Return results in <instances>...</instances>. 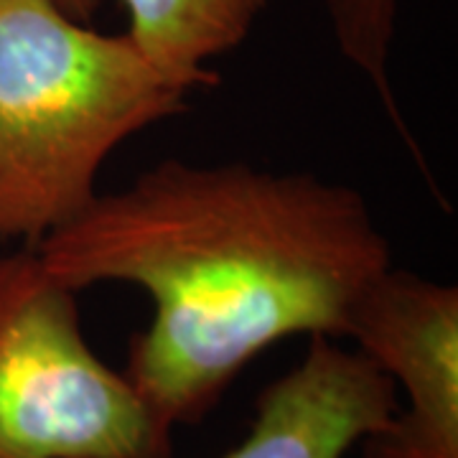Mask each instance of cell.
<instances>
[{"mask_svg": "<svg viewBox=\"0 0 458 458\" xmlns=\"http://www.w3.org/2000/svg\"><path fill=\"white\" fill-rule=\"evenodd\" d=\"M400 408L390 377L357 349L313 336L258 397L247 436L222 458H346Z\"/></svg>", "mask_w": 458, "mask_h": 458, "instance_id": "cell-5", "label": "cell"}, {"mask_svg": "<svg viewBox=\"0 0 458 458\" xmlns=\"http://www.w3.org/2000/svg\"><path fill=\"white\" fill-rule=\"evenodd\" d=\"M123 33H99L51 0H0V242L36 247L98 197L117 146L186 110Z\"/></svg>", "mask_w": 458, "mask_h": 458, "instance_id": "cell-2", "label": "cell"}, {"mask_svg": "<svg viewBox=\"0 0 458 458\" xmlns=\"http://www.w3.org/2000/svg\"><path fill=\"white\" fill-rule=\"evenodd\" d=\"M125 33L171 80L199 89L216 82L209 64L240 47L273 0H120Z\"/></svg>", "mask_w": 458, "mask_h": 458, "instance_id": "cell-6", "label": "cell"}, {"mask_svg": "<svg viewBox=\"0 0 458 458\" xmlns=\"http://www.w3.org/2000/svg\"><path fill=\"white\" fill-rule=\"evenodd\" d=\"M33 247L0 255V458H171L128 377L87 342Z\"/></svg>", "mask_w": 458, "mask_h": 458, "instance_id": "cell-3", "label": "cell"}, {"mask_svg": "<svg viewBox=\"0 0 458 458\" xmlns=\"http://www.w3.org/2000/svg\"><path fill=\"white\" fill-rule=\"evenodd\" d=\"M51 3L56 8H62L66 16L77 18L82 23H89L92 16H95V11L102 5V0H51Z\"/></svg>", "mask_w": 458, "mask_h": 458, "instance_id": "cell-8", "label": "cell"}, {"mask_svg": "<svg viewBox=\"0 0 458 458\" xmlns=\"http://www.w3.org/2000/svg\"><path fill=\"white\" fill-rule=\"evenodd\" d=\"M344 336L405 393V408L360 443L361 458H458L456 285L393 265L360 295Z\"/></svg>", "mask_w": 458, "mask_h": 458, "instance_id": "cell-4", "label": "cell"}, {"mask_svg": "<svg viewBox=\"0 0 458 458\" xmlns=\"http://www.w3.org/2000/svg\"><path fill=\"white\" fill-rule=\"evenodd\" d=\"M33 250L74 291L128 283L150 295L123 375L168 436L273 344L344 336L360 295L393 267L360 189L242 161L165 158Z\"/></svg>", "mask_w": 458, "mask_h": 458, "instance_id": "cell-1", "label": "cell"}, {"mask_svg": "<svg viewBox=\"0 0 458 458\" xmlns=\"http://www.w3.org/2000/svg\"><path fill=\"white\" fill-rule=\"evenodd\" d=\"M316 3L327 13L334 41L342 51V56L375 89L394 131L408 143L415 161L423 165L420 148L415 146L410 135L408 123L394 98L393 80H390L397 0H316Z\"/></svg>", "mask_w": 458, "mask_h": 458, "instance_id": "cell-7", "label": "cell"}]
</instances>
